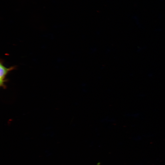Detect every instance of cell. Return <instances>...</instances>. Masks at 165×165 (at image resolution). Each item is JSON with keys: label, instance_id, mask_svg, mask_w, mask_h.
Masks as SVG:
<instances>
[{"label": "cell", "instance_id": "obj_1", "mask_svg": "<svg viewBox=\"0 0 165 165\" xmlns=\"http://www.w3.org/2000/svg\"><path fill=\"white\" fill-rule=\"evenodd\" d=\"M16 68V66H12L7 68L5 67L3 64V61H0V86L3 88H6L5 83L7 82L8 80L6 79V76L7 74L12 70Z\"/></svg>", "mask_w": 165, "mask_h": 165}]
</instances>
